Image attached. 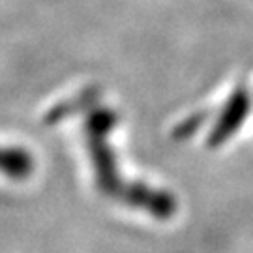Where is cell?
I'll list each match as a JSON object with an SVG mask.
<instances>
[{
	"instance_id": "obj_4",
	"label": "cell",
	"mask_w": 253,
	"mask_h": 253,
	"mask_svg": "<svg viewBox=\"0 0 253 253\" xmlns=\"http://www.w3.org/2000/svg\"><path fill=\"white\" fill-rule=\"evenodd\" d=\"M208 118L207 113H195V115H191L188 117L186 120H182L178 126L174 127V131H172V137L176 139V141H182V139H186V137H191L201 126H203V122Z\"/></svg>"
},
{
	"instance_id": "obj_1",
	"label": "cell",
	"mask_w": 253,
	"mask_h": 253,
	"mask_svg": "<svg viewBox=\"0 0 253 253\" xmlns=\"http://www.w3.org/2000/svg\"><path fill=\"white\" fill-rule=\"evenodd\" d=\"M115 113L111 111H98L88 120V146L90 156L94 162L96 180L103 193L107 195H118L126 188V184L120 182L118 171L115 167V156L111 152V146L107 143V133L115 127Z\"/></svg>"
},
{
	"instance_id": "obj_3",
	"label": "cell",
	"mask_w": 253,
	"mask_h": 253,
	"mask_svg": "<svg viewBox=\"0 0 253 253\" xmlns=\"http://www.w3.org/2000/svg\"><path fill=\"white\" fill-rule=\"evenodd\" d=\"M120 199L129 207L145 210L156 219H171L178 208L174 195L163 190H154L141 182L126 184V188L120 193Z\"/></svg>"
},
{
	"instance_id": "obj_2",
	"label": "cell",
	"mask_w": 253,
	"mask_h": 253,
	"mask_svg": "<svg viewBox=\"0 0 253 253\" xmlns=\"http://www.w3.org/2000/svg\"><path fill=\"white\" fill-rule=\"evenodd\" d=\"M250 107H252L250 92L246 90L244 86H238L229 96V100L221 109L212 131L208 133V146L217 148V146L225 145L227 141L242 127L244 120L250 115Z\"/></svg>"
}]
</instances>
